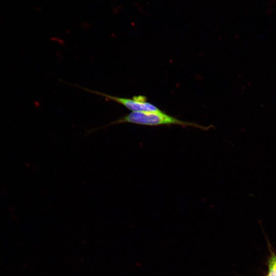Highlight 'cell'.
Listing matches in <instances>:
<instances>
[{"label": "cell", "instance_id": "2", "mask_svg": "<svg viewBox=\"0 0 276 276\" xmlns=\"http://www.w3.org/2000/svg\"><path fill=\"white\" fill-rule=\"evenodd\" d=\"M76 86L88 92L104 97L108 100L120 103L128 109L132 111V112H151L160 110L153 104L147 102V98L144 96H135L132 98H121L82 87L78 85Z\"/></svg>", "mask_w": 276, "mask_h": 276}, {"label": "cell", "instance_id": "3", "mask_svg": "<svg viewBox=\"0 0 276 276\" xmlns=\"http://www.w3.org/2000/svg\"><path fill=\"white\" fill-rule=\"evenodd\" d=\"M266 276H276V254L272 251L268 260V272Z\"/></svg>", "mask_w": 276, "mask_h": 276}, {"label": "cell", "instance_id": "1", "mask_svg": "<svg viewBox=\"0 0 276 276\" xmlns=\"http://www.w3.org/2000/svg\"><path fill=\"white\" fill-rule=\"evenodd\" d=\"M122 123H131L140 125L157 126L160 125H179L182 127H193L206 130L211 126L205 127L198 124L186 122L163 112L160 110L151 112H131L110 123L88 131L92 132L98 129Z\"/></svg>", "mask_w": 276, "mask_h": 276}]
</instances>
